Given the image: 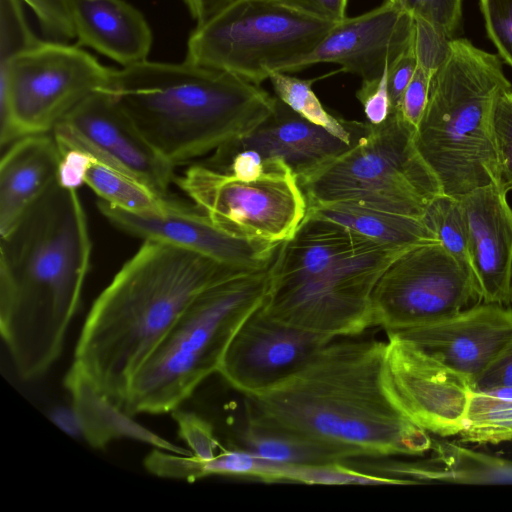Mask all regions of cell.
Segmentation results:
<instances>
[{
	"instance_id": "cell-1",
	"label": "cell",
	"mask_w": 512,
	"mask_h": 512,
	"mask_svg": "<svg viewBox=\"0 0 512 512\" xmlns=\"http://www.w3.org/2000/svg\"><path fill=\"white\" fill-rule=\"evenodd\" d=\"M386 349L377 339L334 338L295 373L246 396L247 418L295 434L342 462L422 456L433 440L401 408Z\"/></svg>"
},
{
	"instance_id": "cell-2",
	"label": "cell",
	"mask_w": 512,
	"mask_h": 512,
	"mask_svg": "<svg viewBox=\"0 0 512 512\" xmlns=\"http://www.w3.org/2000/svg\"><path fill=\"white\" fill-rule=\"evenodd\" d=\"M92 243L76 188L55 182L0 235V331L18 374H45L79 307Z\"/></svg>"
},
{
	"instance_id": "cell-3",
	"label": "cell",
	"mask_w": 512,
	"mask_h": 512,
	"mask_svg": "<svg viewBox=\"0 0 512 512\" xmlns=\"http://www.w3.org/2000/svg\"><path fill=\"white\" fill-rule=\"evenodd\" d=\"M249 271L164 242L143 241L94 301L73 365L124 409L134 375L196 297Z\"/></svg>"
},
{
	"instance_id": "cell-4",
	"label": "cell",
	"mask_w": 512,
	"mask_h": 512,
	"mask_svg": "<svg viewBox=\"0 0 512 512\" xmlns=\"http://www.w3.org/2000/svg\"><path fill=\"white\" fill-rule=\"evenodd\" d=\"M105 90L174 167L250 133L275 103L260 85L186 60L113 68Z\"/></svg>"
},
{
	"instance_id": "cell-5",
	"label": "cell",
	"mask_w": 512,
	"mask_h": 512,
	"mask_svg": "<svg viewBox=\"0 0 512 512\" xmlns=\"http://www.w3.org/2000/svg\"><path fill=\"white\" fill-rule=\"evenodd\" d=\"M408 250L306 213L277 250L259 310L273 321L330 338L358 336L374 327L376 283Z\"/></svg>"
},
{
	"instance_id": "cell-6",
	"label": "cell",
	"mask_w": 512,
	"mask_h": 512,
	"mask_svg": "<svg viewBox=\"0 0 512 512\" xmlns=\"http://www.w3.org/2000/svg\"><path fill=\"white\" fill-rule=\"evenodd\" d=\"M511 87L499 56L452 38L414 134L444 195L459 197L499 181L493 109L499 94Z\"/></svg>"
},
{
	"instance_id": "cell-7",
	"label": "cell",
	"mask_w": 512,
	"mask_h": 512,
	"mask_svg": "<svg viewBox=\"0 0 512 512\" xmlns=\"http://www.w3.org/2000/svg\"><path fill=\"white\" fill-rule=\"evenodd\" d=\"M270 265L196 297L134 375L124 404L128 414L173 412L218 373L237 331L264 302Z\"/></svg>"
},
{
	"instance_id": "cell-8",
	"label": "cell",
	"mask_w": 512,
	"mask_h": 512,
	"mask_svg": "<svg viewBox=\"0 0 512 512\" xmlns=\"http://www.w3.org/2000/svg\"><path fill=\"white\" fill-rule=\"evenodd\" d=\"M298 178L307 206L345 203L423 219L441 185L414 142L415 128L392 110L379 125Z\"/></svg>"
},
{
	"instance_id": "cell-9",
	"label": "cell",
	"mask_w": 512,
	"mask_h": 512,
	"mask_svg": "<svg viewBox=\"0 0 512 512\" xmlns=\"http://www.w3.org/2000/svg\"><path fill=\"white\" fill-rule=\"evenodd\" d=\"M336 23L279 0H234L196 25L185 60L260 85L273 72H289Z\"/></svg>"
},
{
	"instance_id": "cell-10",
	"label": "cell",
	"mask_w": 512,
	"mask_h": 512,
	"mask_svg": "<svg viewBox=\"0 0 512 512\" xmlns=\"http://www.w3.org/2000/svg\"><path fill=\"white\" fill-rule=\"evenodd\" d=\"M113 68L80 46L38 40L0 60V144L53 130L80 103L105 90Z\"/></svg>"
},
{
	"instance_id": "cell-11",
	"label": "cell",
	"mask_w": 512,
	"mask_h": 512,
	"mask_svg": "<svg viewBox=\"0 0 512 512\" xmlns=\"http://www.w3.org/2000/svg\"><path fill=\"white\" fill-rule=\"evenodd\" d=\"M266 160L265 171L254 179H239L202 163L190 166L175 181L227 234L282 243L294 235L308 206L292 169L282 159Z\"/></svg>"
},
{
	"instance_id": "cell-12",
	"label": "cell",
	"mask_w": 512,
	"mask_h": 512,
	"mask_svg": "<svg viewBox=\"0 0 512 512\" xmlns=\"http://www.w3.org/2000/svg\"><path fill=\"white\" fill-rule=\"evenodd\" d=\"M481 302L470 271L440 242L401 254L371 296L374 326L386 333L432 324Z\"/></svg>"
},
{
	"instance_id": "cell-13",
	"label": "cell",
	"mask_w": 512,
	"mask_h": 512,
	"mask_svg": "<svg viewBox=\"0 0 512 512\" xmlns=\"http://www.w3.org/2000/svg\"><path fill=\"white\" fill-rule=\"evenodd\" d=\"M387 337L388 372L404 413L429 434L458 436L467 422L472 384L413 343Z\"/></svg>"
},
{
	"instance_id": "cell-14",
	"label": "cell",
	"mask_w": 512,
	"mask_h": 512,
	"mask_svg": "<svg viewBox=\"0 0 512 512\" xmlns=\"http://www.w3.org/2000/svg\"><path fill=\"white\" fill-rule=\"evenodd\" d=\"M415 19L399 0L337 22L289 72L318 63H337L362 81L381 78L413 46Z\"/></svg>"
},
{
	"instance_id": "cell-15",
	"label": "cell",
	"mask_w": 512,
	"mask_h": 512,
	"mask_svg": "<svg viewBox=\"0 0 512 512\" xmlns=\"http://www.w3.org/2000/svg\"><path fill=\"white\" fill-rule=\"evenodd\" d=\"M330 338L273 321L258 309L239 328L218 373L245 396L295 373Z\"/></svg>"
},
{
	"instance_id": "cell-16",
	"label": "cell",
	"mask_w": 512,
	"mask_h": 512,
	"mask_svg": "<svg viewBox=\"0 0 512 512\" xmlns=\"http://www.w3.org/2000/svg\"><path fill=\"white\" fill-rule=\"evenodd\" d=\"M97 204L101 214L127 234L143 241L171 244L244 270L267 268L281 244L235 238L216 226L197 206L186 205L166 214H137L102 200Z\"/></svg>"
},
{
	"instance_id": "cell-17",
	"label": "cell",
	"mask_w": 512,
	"mask_h": 512,
	"mask_svg": "<svg viewBox=\"0 0 512 512\" xmlns=\"http://www.w3.org/2000/svg\"><path fill=\"white\" fill-rule=\"evenodd\" d=\"M387 334L407 340L473 386L512 343V309L478 303L441 321Z\"/></svg>"
},
{
	"instance_id": "cell-18",
	"label": "cell",
	"mask_w": 512,
	"mask_h": 512,
	"mask_svg": "<svg viewBox=\"0 0 512 512\" xmlns=\"http://www.w3.org/2000/svg\"><path fill=\"white\" fill-rule=\"evenodd\" d=\"M61 123L156 191L168 194L176 180L175 167L155 150L110 92L93 93Z\"/></svg>"
},
{
	"instance_id": "cell-19",
	"label": "cell",
	"mask_w": 512,
	"mask_h": 512,
	"mask_svg": "<svg viewBox=\"0 0 512 512\" xmlns=\"http://www.w3.org/2000/svg\"><path fill=\"white\" fill-rule=\"evenodd\" d=\"M498 182L456 197L466 224L471 269L484 303L508 306L512 277V206Z\"/></svg>"
},
{
	"instance_id": "cell-20",
	"label": "cell",
	"mask_w": 512,
	"mask_h": 512,
	"mask_svg": "<svg viewBox=\"0 0 512 512\" xmlns=\"http://www.w3.org/2000/svg\"><path fill=\"white\" fill-rule=\"evenodd\" d=\"M62 155L59 181L77 188L89 186L100 200L137 214H166L186 206L162 194L129 170L106 157L66 124L52 132Z\"/></svg>"
},
{
	"instance_id": "cell-21",
	"label": "cell",
	"mask_w": 512,
	"mask_h": 512,
	"mask_svg": "<svg viewBox=\"0 0 512 512\" xmlns=\"http://www.w3.org/2000/svg\"><path fill=\"white\" fill-rule=\"evenodd\" d=\"M352 144L306 120L275 96L273 112L262 123L219 148L253 150L263 159H282L299 178L338 157Z\"/></svg>"
},
{
	"instance_id": "cell-22",
	"label": "cell",
	"mask_w": 512,
	"mask_h": 512,
	"mask_svg": "<svg viewBox=\"0 0 512 512\" xmlns=\"http://www.w3.org/2000/svg\"><path fill=\"white\" fill-rule=\"evenodd\" d=\"M77 45L122 67L147 59L153 36L143 14L124 0H71Z\"/></svg>"
},
{
	"instance_id": "cell-23",
	"label": "cell",
	"mask_w": 512,
	"mask_h": 512,
	"mask_svg": "<svg viewBox=\"0 0 512 512\" xmlns=\"http://www.w3.org/2000/svg\"><path fill=\"white\" fill-rule=\"evenodd\" d=\"M61 161L52 133L28 135L8 146L0 161V235L59 180Z\"/></svg>"
},
{
	"instance_id": "cell-24",
	"label": "cell",
	"mask_w": 512,
	"mask_h": 512,
	"mask_svg": "<svg viewBox=\"0 0 512 512\" xmlns=\"http://www.w3.org/2000/svg\"><path fill=\"white\" fill-rule=\"evenodd\" d=\"M64 382L71 396L76 424L91 446L103 448L114 440L127 438L174 454L192 455L190 449L175 445L137 423L73 364Z\"/></svg>"
},
{
	"instance_id": "cell-25",
	"label": "cell",
	"mask_w": 512,
	"mask_h": 512,
	"mask_svg": "<svg viewBox=\"0 0 512 512\" xmlns=\"http://www.w3.org/2000/svg\"><path fill=\"white\" fill-rule=\"evenodd\" d=\"M429 452L421 460L393 462L384 471L409 484H512V459L452 441H433Z\"/></svg>"
},
{
	"instance_id": "cell-26",
	"label": "cell",
	"mask_w": 512,
	"mask_h": 512,
	"mask_svg": "<svg viewBox=\"0 0 512 512\" xmlns=\"http://www.w3.org/2000/svg\"><path fill=\"white\" fill-rule=\"evenodd\" d=\"M307 214L320 217L380 243L408 249L440 242L424 219L345 203L308 206Z\"/></svg>"
},
{
	"instance_id": "cell-27",
	"label": "cell",
	"mask_w": 512,
	"mask_h": 512,
	"mask_svg": "<svg viewBox=\"0 0 512 512\" xmlns=\"http://www.w3.org/2000/svg\"><path fill=\"white\" fill-rule=\"evenodd\" d=\"M244 449L281 465L342 462L330 451L295 434L247 418Z\"/></svg>"
},
{
	"instance_id": "cell-28",
	"label": "cell",
	"mask_w": 512,
	"mask_h": 512,
	"mask_svg": "<svg viewBox=\"0 0 512 512\" xmlns=\"http://www.w3.org/2000/svg\"><path fill=\"white\" fill-rule=\"evenodd\" d=\"M268 79L277 98L306 120L323 127L346 143H354L367 132L368 122L335 117L324 108L312 89L315 79H300L284 72H273Z\"/></svg>"
},
{
	"instance_id": "cell-29",
	"label": "cell",
	"mask_w": 512,
	"mask_h": 512,
	"mask_svg": "<svg viewBox=\"0 0 512 512\" xmlns=\"http://www.w3.org/2000/svg\"><path fill=\"white\" fill-rule=\"evenodd\" d=\"M461 443L490 445L512 442V401L473 391Z\"/></svg>"
},
{
	"instance_id": "cell-30",
	"label": "cell",
	"mask_w": 512,
	"mask_h": 512,
	"mask_svg": "<svg viewBox=\"0 0 512 512\" xmlns=\"http://www.w3.org/2000/svg\"><path fill=\"white\" fill-rule=\"evenodd\" d=\"M344 462H329L308 465H282L278 482H293L309 485H387L409 484L391 476L375 475L356 470Z\"/></svg>"
},
{
	"instance_id": "cell-31",
	"label": "cell",
	"mask_w": 512,
	"mask_h": 512,
	"mask_svg": "<svg viewBox=\"0 0 512 512\" xmlns=\"http://www.w3.org/2000/svg\"><path fill=\"white\" fill-rule=\"evenodd\" d=\"M423 219L435 232L440 243L473 276L467 229L458 199L444 194L439 196L430 205Z\"/></svg>"
},
{
	"instance_id": "cell-32",
	"label": "cell",
	"mask_w": 512,
	"mask_h": 512,
	"mask_svg": "<svg viewBox=\"0 0 512 512\" xmlns=\"http://www.w3.org/2000/svg\"><path fill=\"white\" fill-rule=\"evenodd\" d=\"M493 130L499 163L498 183L512 192V87L497 97L493 109Z\"/></svg>"
},
{
	"instance_id": "cell-33",
	"label": "cell",
	"mask_w": 512,
	"mask_h": 512,
	"mask_svg": "<svg viewBox=\"0 0 512 512\" xmlns=\"http://www.w3.org/2000/svg\"><path fill=\"white\" fill-rule=\"evenodd\" d=\"M414 19L413 48L417 66L433 76L450 54L452 37L425 20Z\"/></svg>"
},
{
	"instance_id": "cell-34",
	"label": "cell",
	"mask_w": 512,
	"mask_h": 512,
	"mask_svg": "<svg viewBox=\"0 0 512 512\" xmlns=\"http://www.w3.org/2000/svg\"><path fill=\"white\" fill-rule=\"evenodd\" d=\"M480 9L489 38L512 67V0H480Z\"/></svg>"
},
{
	"instance_id": "cell-35",
	"label": "cell",
	"mask_w": 512,
	"mask_h": 512,
	"mask_svg": "<svg viewBox=\"0 0 512 512\" xmlns=\"http://www.w3.org/2000/svg\"><path fill=\"white\" fill-rule=\"evenodd\" d=\"M414 18L425 20L452 37L462 16V0H399Z\"/></svg>"
},
{
	"instance_id": "cell-36",
	"label": "cell",
	"mask_w": 512,
	"mask_h": 512,
	"mask_svg": "<svg viewBox=\"0 0 512 512\" xmlns=\"http://www.w3.org/2000/svg\"><path fill=\"white\" fill-rule=\"evenodd\" d=\"M178 423L179 435L190 448L192 455L208 459L218 453L220 447L211 425L197 415L179 408L172 412Z\"/></svg>"
},
{
	"instance_id": "cell-37",
	"label": "cell",
	"mask_w": 512,
	"mask_h": 512,
	"mask_svg": "<svg viewBox=\"0 0 512 512\" xmlns=\"http://www.w3.org/2000/svg\"><path fill=\"white\" fill-rule=\"evenodd\" d=\"M386 72L381 78L373 81H362L361 87L356 92V97L361 103L367 122L372 125L383 123L392 111Z\"/></svg>"
},
{
	"instance_id": "cell-38",
	"label": "cell",
	"mask_w": 512,
	"mask_h": 512,
	"mask_svg": "<svg viewBox=\"0 0 512 512\" xmlns=\"http://www.w3.org/2000/svg\"><path fill=\"white\" fill-rule=\"evenodd\" d=\"M431 79V74L417 66L398 109L415 130L428 102Z\"/></svg>"
},
{
	"instance_id": "cell-39",
	"label": "cell",
	"mask_w": 512,
	"mask_h": 512,
	"mask_svg": "<svg viewBox=\"0 0 512 512\" xmlns=\"http://www.w3.org/2000/svg\"><path fill=\"white\" fill-rule=\"evenodd\" d=\"M417 68L413 46L389 69L387 87L392 110H398L403 94Z\"/></svg>"
},
{
	"instance_id": "cell-40",
	"label": "cell",
	"mask_w": 512,
	"mask_h": 512,
	"mask_svg": "<svg viewBox=\"0 0 512 512\" xmlns=\"http://www.w3.org/2000/svg\"><path fill=\"white\" fill-rule=\"evenodd\" d=\"M315 17L339 22L345 19L348 0H279Z\"/></svg>"
},
{
	"instance_id": "cell-41",
	"label": "cell",
	"mask_w": 512,
	"mask_h": 512,
	"mask_svg": "<svg viewBox=\"0 0 512 512\" xmlns=\"http://www.w3.org/2000/svg\"><path fill=\"white\" fill-rule=\"evenodd\" d=\"M512 387V343L475 383L474 390Z\"/></svg>"
},
{
	"instance_id": "cell-42",
	"label": "cell",
	"mask_w": 512,
	"mask_h": 512,
	"mask_svg": "<svg viewBox=\"0 0 512 512\" xmlns=\"http://www.w3.org/2000/svg\"><path fill=\"white\" fill-rule=\"evenodd\" d=\"M197 24L216 15L234 0H182Z\"/></svg>"
},
{
	"instance_id": "cell-43",
	"label": "cell",
	"mask_w": 512,
	"mask_h": 512,
	"mask_svg": "<svg viewBox=\"0 0 512 512\" xmlns=\"http://www.w3.org/2000/svg\"><path fill=\"white\" fill-rule=\"evenodd\" d=\"M478 392H481L497 400L512 401V387H494L486 390H481Z\"/></svg>"
},
{
	"instance_id": "cell-44",
	"label": "cell",
	"mask_w": 512,
	"mask_h": 512,
	"mask_svg": "<svg viewBox=\"0 0 512 512\" xmlns=\"http://www.w3.org/2000/svg\"><path fill=\"white\" fill-rule=\"evenodd\" d=\"M508 307L512 309V277H511V287H510V301Z\"/></svg>"
}]
</instances>
